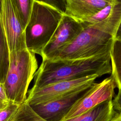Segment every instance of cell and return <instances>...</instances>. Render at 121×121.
I'll list each match as a JSON object with an SVG mask.
<instances>
[{"instance_id": "1", "label": "cell", "mask_w": 121, "mask_h": 121, "mask_svg": "<svg viewBox=\"0 0 121 121\" xmlns=\"http://www.w3.org/2000/svg\"><path fill=\"white\" fill-rule=\"evenodd\" d=\"M121 40V0H116L104 20L83 28L78 36L52 59H84L109 52Z\"/></svg>"}, {"instance_id": "2", "label": "cell", "mask_w": 121, "mask_h": 121, "mask_svg": "<svg viewBox=\"0 0 121 121\" xmlns=\"http://www.w3.org/2000/svg\"><path fill=\"white\" fill-rule=\"evenodd\" d=\"M112 72L110 52L84 59H43L34 76L32 89L60 81Z\"/></svg>"}, {"instance_id": "3", "label": "cell", "mask_w": 121, "mask_h": 121, "mask_svg": "<svg viewBox=\"0 0 121 121\" xmlns=\"http://www.w3.org/2000/svg\"><path fill=\"white\" fill-rule=\"evenodd\" d=\"M63 14L52 6L34 0L29 20L25 28L26 49L41 56Z\"/></svg>"}, {"instance_id": "4", "label": "cell", "mask_w": 121, "mask_h": 121, "mask_svg": "<svg viewBox=\"0 0 121 121\" xmlns=\"http://www.w3.org/2000/svg\"><path fill=\"white\" fill-rule=\"evenodd\" d=\"M38 69L35 54L26 48L9 53V67L3 83L9 101L20 105L26 100L29 84Z\"/></svg>"}, {"instance_id": "5", "label": "cell", "mask_w": 121, "mask_h": 121, "mask_svg": "<svg viewBox=\"0 0 121 121\" xmlns=\"http://www.w3.org/2000/svg\"><path fill=\"white\" fill-rule=\"evenodd\" d=\"M98 77L97 75H93L56 82L39 88H31L27 91L26 102L31 105L55 100L73 91L91 86Z\"/></svg>"}, {"instance_id": "6", "label": "cell", "mask_w": 121, "mask_h": 121, "mask_svg": "<svg viewBox=\"0 0 121 121\" xmlns=\"http://www.w3.org/2000/svg\"><path fill=\"white\" fill-rule=\"evenodd\" d=\"M115 87L116 85L112 75L100 83H94L73 105L61 121L78 116L104 101L112 100Z\"/></svg>"}, {"instance_id": "7", "label": "cell", "mask_w": 121, "mask_h": 121, "mask_svg": "<svg viewBox=\"0 0 121 121\" xmlns=\"http://www.w3.org/2000/svg\"><path fill=\"white\" fill-rule=\"evenodd\" d=\"M83 29L81 23L64 14L50 41L43 49V59H52L66 46L70 44Z\"/></svg>"}, {"instance_id": "8", "label": "cell", "mask_w": 121, "mask_h": 121, "mask_svg": "<svg viewBox=\"0 0 121 121\" xmlns=\"http://www.w3.org/2000/svg\"><path fill=\"white\" fill-rule=\"evenodd\" d=\"M0 14L9 52L26 49L25 30L11 0H2Z\"/></svg>"}, {"instance_id": "9", "label": "cell", "mask_w": 121, "mask_h": 121, "mask_svg": "<svg viewBox=\"0 0 121 121\" xmlns=\"http://www.w3.org/2000/svg\"><path fill=\"white\" fill-rule=\"evenodd\" d=\"M91 86L51 101L29 105L38 115L46 121H61L73 105L84 95Z\"/></svg>"}, {"instance_id": "10", "label": "cell", "mask_w": 121, "mask_h": 121, "mask_svg": "<svg viewBox=\"0 0 121 121\" xmlns=\"http://www.w3.org/2000/svg\"><path fill=\"white\" fill-rule=\"evenodd\" d=\"M116 0H66L64 14L81 22L98 13Z\"/></svg>"}, {"instance_id": "11", "label": "cell", "mask_w": 121, "mask_h": 121, "mask_svg": "<svg viewBox=\"0 0 121 121\" xmlns=\"http://www.w3.org/2000/svg\"><path fill=\"white\" fill-rule=\"evenodd\" d=\"M115 112L112 100H107L78 116L65 121H110Z\"/></svg>"}, {"instance_id": "12", "label": "cell", "mask_w": 121, "mask_h": 121, "mask_svg": "<svg viewBox=\"0 0 121 121\" xmlns=\"http://www.w3.org/2000/svg\"><path fill=\"white\" fill-rule=\"evenodd\" d=\"M111 75L112 76L118 93L121 94V40H114L110 51Z\"/></svg>"}, {"instance_id": "13", "label": "cell", "mask_w": 121, "mask_h": 121, "mask_svg": "<svg viewBox=\"0 0 121 121\" xmlns=\"http://www.w3.org/2000/svg\"><path fill=\"white\" fill-rule=\"evenodd\" d=\"M9 53L0 11V79L2 84L5 80L9 69Z\"/></svg>"}, {"instance_id": "14", "label": "cell", "mask_w": 121, "mask_h": 121, "mask_svg": "<svg viewBox=\"0 0 121 121\" xmlns=\"http://www.w3.org/2000/svg\"><path fill=\"white\" fill-rule=\"evenodd\" d=\"M35 0H11L13 7L25 30Z\"/></svg>"}, {"instance_id": "15", "label": "cell", "mask_w": 121, "mask_h": 121, "mask_svg": "<svg viewBox=\"0 0 121 121\" xmlns=\"http://www.w3.org/2000/svg\"><path fill=\"white\" fill-rule=\"evenodd\" d=\"M10 121H46L38 115L26 102L20 104Z\"/></svg>"}, {"instance_id": "16", "label": "cell", "mask_w": 121, "mask_h": 121, "mask_svg": "<svg viewBox=\"0 0 121 121\" xmlns=\"http://www.w3.org/2000/svg\"><path fill=\"white\" fill-rule=\"evenodd\" d=\"M114 3L107 6L91 17L80 22L83 26V28L87 26L100 22L106 19L110 15Z\"/></svg>"}, {"instance_id": "17", "label": "cell", "mask_w": 121, "mask_h": 121, "mask_svg": "<svg viewBox=\"0 0 121 121\" xmlns=\"http://www.w3.org/2000/svg\"><path fill=\"white\" fill-rule=\"evenodd\" d=\"M20 105L10 101L9 105L0 111V121H10Z\"/></svg>"}, {"instance_id": "18", "label": "cell", "mask_w": 121, "mask_h": 121, "mask_svg": "<svg viewBox=\"0 0 121 121\" xmlns=\"http://www.w3.org/2000/svg\"><path fill=\"white\" fill-rule=\"evenodd\" d=\"M52 6L64 14L66 0H35Z\"/></svg>"}, {"instance_id": "19", "label": "cell", "mask_w": 121, "mask_h": 121, "mask_svg": "<svg viewBox=\"0 0 121 121\" xmlns=\"http://www.w3.org/2000/svg\"><path fill=\"white\" fill-rule=\"evenodd\" d=\"M113 107L114 110L121 113V94L118 93L112 100Z\"/></svg>"}, {"instance_id": "20", "label": "cell", "mask_w": 121, "mask_h": 121, "mask_svg": "<svg viewBox=\"0 0 121 121\" xmlns=\"http://www.w3.org/2000/svg\"><path fill=\"white\" fill-rule=\"evenodd\" d=\"M0 100L6 103L10 102L7 96L3 84H0Z\"/></svg>"}, {"instance_id": "21", "label": "cell", "mask_w": 121, "mask_h": 121, "mask_svg": "<svg viewBox=\"0 0 121 121\" xmlns=\"http://www.w3.org/2000/svg\"><path fill=\"white\" fill-rule=\"evenodd\" d=\"M110 121H121V113L116 112L115 114Z\"/></svg>"}, {"instance_id": "22", "label": "cell", "mask_w": 121, "mask_h": 121, "mask_svg": "<svg viewBox=\"0 0 121 121\" xmlns=\"http://www.w3.org/2000/svg\"><path fill=\"white\" fill-rule=\"evenodd\" d=\"M9 102L6 103L0 100V111L6 108L9 105Z\"/></svg>"}, {"instance_id": "23", "label": "cell", "mask_w": 121, "mask_h": 121, "mask_svg": "<svg viewBox=\"0 0 121 121\" xmlns=\"http://www.w3.org/2000/svg\"><path fill=\"white\" fill-rule=\"evenodd\" d=\"M2 0H0V13H1V6H2Z\"/></svg>"}, {"instance_id": "24", "label": "cell", "mask_w": 121, "mask_h": 121, "mask_svg": "<svg viewBox=\"0 0 121 121\" xmlns=\"http://www.w3.org/2000/svg\"><path fill=\"white\" fill-rule=\"evenodd\" d=\"M0 84H2L1 82V81H0Z\"/></svg>"}]
</instances>
